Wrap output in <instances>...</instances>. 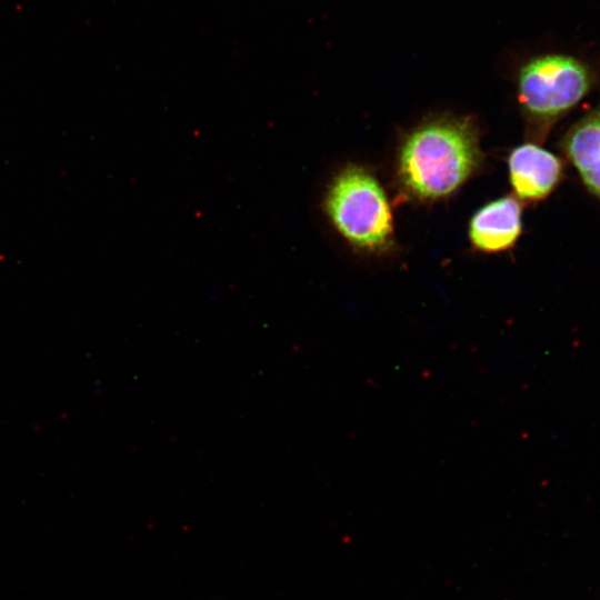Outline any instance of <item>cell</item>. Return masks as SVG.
Returning <instances> with one entry per match:
<instances>
[{
	"mask_svg": "<svg viewBox=\"0 0 600 600\" xmlns=\"http://www.w3.org/2000/svg\"><path fill=\"white\" fill-rule=\"evenodd\" d=\"M593 84L589 68L560 53L536 57L519 71L518 100L532 136L541 141L574 109Z\"/></svg>",
	"mask_w": 600,
	"mask_h": 600,
	"instance_id": "3",
	"label": "cell"
},
{
	"mask_svg": "<svg viewBox=\"0 0 600 600\" xmlns=\"http://www.w3.org/2000/svg\"><path fill=\"white\" fill-rule=\"evenodd\" d=\"M560 148L586 190L600 201V103L564 132Z\"/></svg>",
	"mask_w": 600,
	"mask_h": 600,
	"instance_id": "6",
	"label": "cell"
},
{
	"mask_svg": "<svg viewBox=\"0 0 600 600\" xmlns=\"http://www.w3.org/2000/svg\"><path fill=\"white\" fill-rule=\"evenodd\" d=\"M202 600H224V599H221V598H206V599H202Z\"/></svg>",
	"mask_w": 600,
	"mask_h": 600,
	"instance_id": "7",
	"label": "cell"
},
{
	"mask_svg": "<svg viewBox=\"0 0 600 600\" xmlns=\"http://www.w3.org/2000/svg\"><path fill=\"white\" fill-rule=\"evenodd\" d=\"M522 231V206L513 196H504L480 208L471 218L469 239L486 253L511 249Z\"/></svg>",
	"mask_w": 600,
	"mask_h": 600,
	"instance_id": "5",
	"label": "cell"
},
{
	"mask_svg": "<svg viewBox=\"0 0 600 600\" xmlns=\"http://www.w3.org/2000/svg\"><path fill=\"white\" fill-rule=\"evenodd\" d=\"M324 210L336 230L353 248L380 253L392 244L391 209L379 181L359 166H348L330 182Z\"/></svg>",
	"mask_w": 600,
	"mask_h": 600,
	"instance_id": "2",
	"label": "cell"
},
{
	"mask_svg": "<svg viewBox=\"0 0 600 600\" xmlns=\"http://www.w3.org/2000/svg\"><path fill=\"white\" fill-rule=\"evenodd\" d=\"M482 153L478 131L462 118H441L416 128L398 157L402 187L421 200L446 198L479 168Z\"/></svg>",
	"mask_w": 600,
	"mask_h": 600,
	"instance_id": "1",
	"label": "cell"
},
{
	"mask_svg": "<svg viewBox=\"0 0 600 600\" xmlns=\"http://www.w3.org/2000/svg\"><path fill=\"white\" fill-rule=\"evenodd\" d=\"M508 167L516 197L529 202L546 199L564 176L562 160L534 142L516 147L509 154Z\"/></svg>",
	"mask_w": 600,
	"mask_h": 600,
	"instance_id": "4",
	"label": "cell"
}]
</instances>
